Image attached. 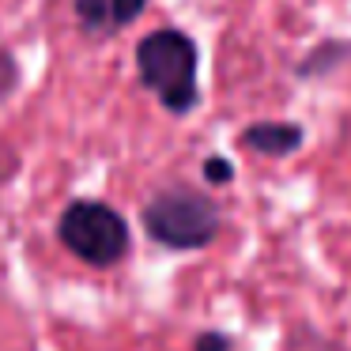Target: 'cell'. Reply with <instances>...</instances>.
Instances as JSON below:
<instances>
[{"instance_id":"1","label":"cell","mask_w":351,"mask_h":351,"mask_svg":"<svg viewBox=\"0 0 351 351\" xmlns=\"http://www.w3.org/2000/svg\"><path fill=\"white\" fill-rule=\"evenodd\" d=\"M197 42L185 31L162 27L152 31L147 38H140L136 46V72L140 84L162 102V110L170 114H189L197 110L200 87H197Z\"/></svg>"},{"instance_id":"2","label":"cell","mask_w":351,"mask_h":351,"mask_svg":"<svg viewBox=\"0 0 351 351\" xmlns=\"http://www.w3.org/2000/svg\"><path fill=\"white\" fill-rule=\"evenodd\" d=\"M57 238L91 268H110L129 253V223L102 200H72L57 219Z\"/></svg>"},{"instance_id":"3","label":"cell","mask_w":351,"mask_h":351,"mask_svg":"<svg viewBox=\"0 0 351 351\" xmlns=\"http://www.w3.org/2000/svg\"><path fill=\"white\" fill-rule=\"evenodd\" d=\"M219 208L204 193L167 189L144 204V230L167 250H204L219 234Z\"/></svg>"},{"instance_id":"4","label":"cell","mask_w":351,"mask_h":351,"mask_svg":"<svg viewBox=\"0 0 351 351\" xmlns=\"http://www.w3.org/2000/svg\"><path fill=\"white\" fill-rule=\"evenodd\" d=\"M144 8L147 0H72V12L87 34L125 31L129 23H136Z\"/></svg>"},{"instance_id":"5","label":"cell","mask_w":351,"mask_h":351,"mask_svg":"<svg viewBox=\"0 0 351 351\" xmlns=\"http://www.w3.org/2000/svg\"><path fill=\"white\" fill-rule=\"evenodd\" d=\"M306 132L298 129L295 121H257L242 132V144L257 155H268V159H287L302 147Z\"/></svg>"},{"instance_id":"6","label":"cell","mask_w":351,"mask_h":351,"mask_svg":"<svg viewBox=\"0 0 351 351\" xmlns=\"http://www.w3.org/2000/svg\"><path fill=\"white\" fill-rule=\"evenodd\" d=\"M19 87V69H16V57L8 49H0V99H8L12 91Z\"/></svg>"},{"instance_id":"7","label":"cell","mask_w":351,"mask_h":351,"mask_svg":"<svg viewBox=\"0 0 351 351\" xmlns=\"http://www.w3.org/2000/svg\"><path fill=\"white\" fill-rule=\"evenodd\" d=\"M204 178H208L212 185H227L230 178H234V167H230L223 155H212V159L204 162Z\"/></svg>"},{"instance_id":"8","label":"cell","mask_w":351,"mask_h":351,"mask_svg":"<svg viewBox=\"0 0 351 351\" xmlns=\"http://www.w3.org/2000/svg\"><path fill=\"white\" fill-rule=\"evenodd\" d=\"M193 351H234V348H230V336H223V332H200Z\"/></svg>"}]
</instances>
